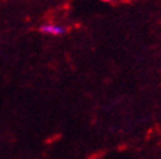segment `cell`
<instances>
[{"mask_svg": "<svg viewBox=\"0 0 161 159\" xmlns=\"http://www.w3.org/2000/svg\"><path fill=\"white\" fill-rule=\"evenodd\" d=\"M39 31L45 35H53V37H60L64 35L68 31L66 25H62L58 22H45L39 26Z\"/></svg>", "mask_w": 161, "mask_h": 159, "instance_id": "6da1fadb", "label": "cell"}, {"mask_svg": "<svg viewBox=\"0 0 161 159\" xmlns=\"http://www.w3.org/2000/svg\"><path fill=\"white\" fill-rule=\"evenodd\" d=\"M101 2H103V3H113V2H115V0H101Z\"/></svg>", "mask_w": 161, "mask_h": 159, "instance_id": "7a4b0ae2", "label": "cell"}]
</instances>
